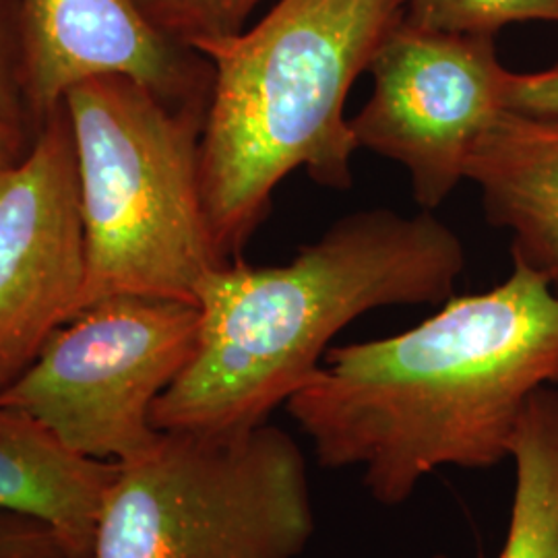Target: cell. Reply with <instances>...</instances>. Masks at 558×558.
Instances as JSON below:
<instances>
[{"label":"cell","instance_id":"obj_4","mask_svg":"<svg viewBox=\"0 0 558 558\" xmlns=\"http://www.w3.org/2000/svg\"><path fill=\"white\" fill-rule=\"evenodd\" d=\"M71 129L85 281L75 315L114 296L197 304L203 279L228 260L201 193L205 108H177L126 77L73 87Z\"/></svg>","mask_w":558,"mask_h":558},{"label":"cell","instance_id":"obj_10","mask_svg":"<svg viewBox=\"0 0 558 558\" xmlns=\"http://www.w3.org/2000/svg\"><path fill=\"white\" fill-rule=\"evenodd\" d=\"M484 214L509 232L511 255L558 292V124L502 112L465 170Z\"/></svg>","mask_w":558,"mask_h":558},{"label":"cell","instance_id":"obj_2","mask_svg":"<svg viewBox=\"0 0 558 558\" xmlns=\"http://www.w3.org/2000/svg\"><path fill=\"white\" fill-rule=\"evenodd\" d=\"M458 234L433 211L343 216L278 267L226 263L197 290L195 352L151 410L161 433L242 435L286 405L352 320L439 304L465 269Z\"/></svg>","mask_w":558,"mask_h":558},{"label":"cell","instance_id":"obj_13","mask_svg":"<svg viewBox=\"0 0 558 558\" xmlns=\"http://www.w3.org/2000/svg\"><path fill=\"white\" fill-rule=\"evenodd\" d=\"M403 20L424 29L497 38L515 23L558 25V0H405Z\"/></svg>","mask_w":558,"mask_h":558},{"label":"cell","instance_id":"obj_9","mask_svg":"<svg viewBox=\"0 0 558 558\" xmlns=\"http://www.w3.org/2000/svg\"><path fill=\"white\" fill-rule=\"evenodd\" d=\"M21 87L41 120L98 77H126L177 108H205L211 64L180 46L137 0H20Z\"/></svg>","mask_w":558,"mask_h":558},{"label":"cell","instance_id":"obj_15","mask_svg":"<svg viewBox=\"0 0 558 558\" xmlns=\"http://www.w3.org/2000/svg\"><path fill=\"white\" fill-rule=\"evenodd\" d=\"M20 0H0V140L20 151Z\"/></svg>","mask_w":558,"mask_h":558},{"label":"cell","instance_id":"obj_16","mask_svg":"<svg viewBox=\"0 0 558 558\" xmlns=\"http://www.w3.org/2000/svg\"><path fill=\"white\" fill-rule=\"evenodd\" d=\"M502 104L507 112L558 124V62L532 73L507 71Z\"/></svg>","mask_w":558,"mask_h":558},{"label":"cell","instance_id":"obj_17","mask_svg":"<svg viewBox=\"0 0 558 558\" xmlns=\"http://www.w3.org/2000/svg\"><path fill=\"white\" fill-rule=\"evenodd\" d=\"M0 558H71L59 534L44 521L0 509Z\"/></svg>","mask_w":558,"mask_h":558},{"label":"cell","instance_id":"obj_3","mask_svg":"<svg viewBox=\"0 0 558 558\" xmlns=\"http://www.w3.org/2000/svg\"><path fill=\"white\" fill-rule=\"evenodd\" d=\"M403 17L405 0H278L239 36L197 50L214 71L201 193L223 259L239 255L292 172L352 189L359 145L345 101Z\"/></svg>","mask_w":558,"mask_h":558},{"label":"cell","instance_id":"obj_6","mask_svg":"<svg viewBox=\"0 0 558 558\" xmlns=\"http://www.w3.org/2000/svg\"><path fill=\"white\" fill-rule=\"evenodd\" d=\"M197 304L114 296L59 327L0 401L83 458L133 463L160 445L151 410L195 352Z\"/></svg>","mask_w":558,"mask_h":558},{"label":"cell","instance_id":"obj_11","mask_svg":"<svg viewBox=\"0 0 558 558\" xmlns=\"http://www.w3.org/2000/svg\"><path fill=\"white\" fill-rule=\"evenodd\" d=\"M119 470L73 453L38 420L0 401V509L50 525L71 558H92L101 500Z\"/></svg>","mask_w":558,"mask_h":558},{"label":"cell","instance_id":"obj_8","mask_svg":"<svg viewBox=\"0 0 558 558\" xmlns=\"http://www.w3.org/2000/svg\"><path fill=\"white\" fill-rule=\"evenodd\" d=\"M83 281L77 161L60 108L0 177V393L75 317Z\"/></svg>","mask_w":558,"mask_h":558},{"label":"cell","instance_id":"obj_1","mask_svg":"<svg viewBox=\"0 0 558 558\" xmlns=\"http://www.w3.org/2000/svg\"><path fill=\"white\" fill-rule=\"evenodd\" d=\"M550 385L558 292L513 260L499 286L451 296L403 333L331 348L286 408L323 468H360L393 507L440 468L509 458L525 403Z\"/></svg>","mask_w":558,"mask_h":558},{"label":"cell","instance_id":"obj_5","mask_svg":"<svg viewBox=\"0 0 558 558\" xmlns=\"http://www.w3.org/2000/svg\"><path fill=\"white\" fill-rule=\"evenodd\" d=\"M313 532L306 459L288 433H163L120 463L92 558H299Z\"/></svg>","mask_w":558,"mask_h":558},{"label":"cell","instance_id":"obj_7","mask_svg":"<svg viewBox=\"0 0 558 558\" xmlns=\"http://www.w3.org/2000/svg\"><path fill=\"white\" fill-rule=\"evenodd\" d=\"M497 38L424 29L403 20L368 66L373 94L350 126L359 149L399 163L422 211L465 180L480 137L505 112Z\"/></svg>","mask_w":558,"mask_h":558},{"label":"cell","instance_id":"obj_14","mask_svg":"<svg viewBox=\"0 0 558 558\" xmlns=\"http://www.w3.org/2000/svg\"><path fill=\"white\" fill-rule=\"evenodd\" d=\"M143 13L163 36L199 50L228 40L248 27L251 15L265 0H137Z\"/></svg>","mask_w":558,"mask_h":558},{"label":"cell","instance_id":"obj_12","mask_svg":"<svg viewBox=\"0 0 558 558\" xmlns=\"http://www.w3.org/2000/svg\"><path fill=\"white\" fill-rule=\"evenodd\" d=\"M515 490L499 558H558V387L525 403L511 439ZM442 558V557H439Z\"/></svg>","mask_w":558,"mask_h":558},{"label":"cell","instance_id":"obj_18","mask_svg":"<svg viewBox=\"0 0 558 558\" xmlns=\"http://www.w3.org/2000/svg\"><path fill=\"white\" fill-rule=\"evenodd\" d=\"M20 151L17 149H13L9 143H4V141L0 140V177L15 163V161L20 160Z\"/></svg>","mask_w":558,"mask_h":558}]
</instances>
